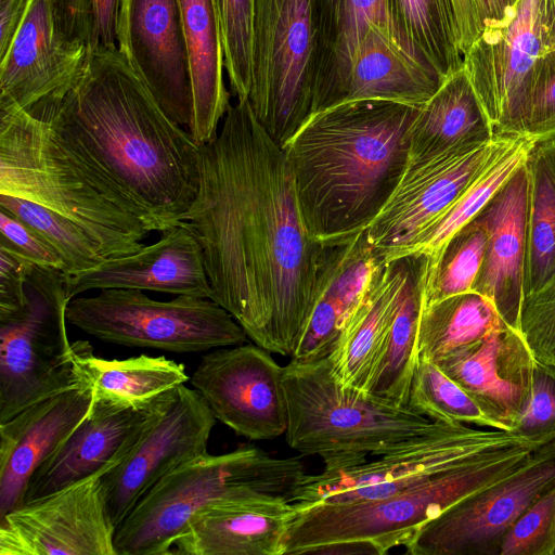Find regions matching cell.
I'll list each match as a JSON object with an SVG mask.
<instances>
[{
  "label": "cell",
  "instance_id": "cell-1",
  "mask_svg": "<svg viewBox=\"0 0 555 555\" xmlns=\"http://www.w3.org/2000/svg\"><path fill=\"white\" fill-rule=\"evenodd\" d=\"M198 190L182 221L201 245L214 301L269 352L293 356L318 295L324 244L308 233L285 153L248 100L201 146Z\"/></svg>",
  "mask_w": 555,
  "mask_h": 555
},
{
  "label": "cell",
  "instance_id": "cell-2",
  "mask_svg": "<svg viewBox=\"0 0 555 555\" xmlns=\"http://www.w3.org/2000/svg\"><path fill=\"white\" fill-rule=\"evenodd\" d=\"M44 120L65 149L138 209L151 232L182 221L199 185L201 146L167 116L117 47L88 52Z\"/></svg>",
  "mask_w": 555,
  "mask_h": 555
},
{
  "label": "cell",
  "instance_id": "cell-3",
  "mask_svg": "<svg viewBox=\"0 0 555 555\" xmlns=\"http://www.w3.org/2000/svg\"><path fill=\"white\" fill-rule=\"evenodd\" d=\"M422 105L357 100L313 113L283 147L304 224L322 244L364 231L409 163Z\"/></svg>",
  "mask_w": 555,
  "mask_h": 555
},
{
  "label": "cell",
  "instance_id": "cell-4",
  "mask_svg": "<svg viewBox=\"0 0 555 555\" xmlns=\"http://www.w3.org/2000/svg\"><path fill=\"white\" fill-rule=\"evenodd\" d=\"M0 194L76 222L105 259L137 253L151 232L138 209L65 149L46 120L14 106H0Z\"/></svg>",
  "mask_w": 555,
  "mask_h": 555
},
{
  "label": "cell",
  "instance_id": "cell-5",
  "mask_svg": "<svg viewBox=\"0 0 555 555\" xmlns=\"http://www.w3.org/2000/svg\"><path fill=\"white\" fill-rule=\"evenodd\" d=\"M287 444L306 455H319L323 470L351 467L378 456L441 423L408 406L341 384L327 358L291 359L284 366Z\"/></svg>",
  "mask_w": 555,
  "mask_h": 555
},
{
  "label": "cell",
  "instance_id": "cell-6",
  "mask_svg": "<svg viewBox=\"0 0 555 555\" xmlns=\"http://www.w3.org/2000/svg\"><path fill=\"white\" fill-rule=\"evenodd\" d=\"M306 475L298 457L256 447L190 460L156 482L116 528L117 555H168L192 517L225 500L284 498Z\"/></svg>",
  "mask_w": 555,
  "mask_h": 555
},
{
  "label": "cell",
  "instance_id": "cell-7",
  "mask_svg": "<svg viewBox=\"0 0 555 555\" xmlns=\"http://www.w3.org/2000/svg\"><path fill=\"white\" fill-rule=\"evenodd\" d=\"M539 447L526 443L485 454L376 500L295 504L285 555L346 540H369L384 554L405 545L427 521L466 496L507 477Z\"/></svg>",
  "mask_w": 555,
  "mask_h": 555
},
{
  "label": "cell",
  "instance_id": "cell-8",
  "mask_svg": "<svg viewBox=\"0 0 555 555\" xmlns=\"http://www.w3.org/2000/svg\"><path fill=\"white\" fill-rule=\"evenodd\" d=\"M66 319L105 343L177 353L236 346L248 338L232 314L210 298L177 295L162 301L130 288L77 296L67 305Z\"/></svg>",
  "mask_w": 555,
  "mask_h": 555
},
{
  "label": "cell",
  "instance_id": "cell-9",
  "mask_svg": "<svg viewBox=\"0 0 555 555\" xmlns=\"http://www.w3.org/2000/svg\"><path fill=\"white\" fill-rule=\"evenodd\" d=\"M65 273L34 266L26 302L0 311V422L80 383L66 328Z\"/></svg>",
  "mask_w": 555,
  "mask_h": 555
},
{
  "label": "cell",
  "instance_id": "cell-10",
  "mask_svg": "<svg viewBox=\"0 0 555 555\" xmlns=\"http://www.w3.org/2000/svg\"><path fill=\"white\" fill-rule=\"evenodd\" d=\"M317 53L312 0H256L247 100L282 147L313 114Z\"/></svg>",
  "mask_w": 555,
  "mask_h": 555
},
{
  "label": "cell",
  "instance_id": "cell-11",
  "mask_svg": "<svg viewBox=\"0 0 555 555\" xmlns=\"http://www.w3.org/2000/svg\"><path fill=\"white\" fill-rule=\"evenodd\" d=\"M526 443L531 442L509 430L441 423L436 429L378 455L377 460L305 475L286 500L313 504L382 499L490 452Z\"/></svg>",
  "mask_w": 555,
  "mask_h": 555
},
{
  "label": "cell",
  "instance_id": "cell-12",
  "mask_svg": "<svg viewBox=\"0 0 555 555\" xmlns=\"http://www.w3.org/2000/svg\"><path fill=\"white\" fill-rule=\"evenodd\" d=\"M554 49L555 0H518L465 51L463 66L494 134L527 135L538 70Z\"/></svg>",
  "mask_w": 555,
  "mask_h": 555
},
{
  "label": "cell",
  "instance_id": "cell-13",
  "mask_svg": "<svg viewBox=\"0 0 555 555\" xmlns=\"http://www.w3.org/2000/svg\"><path fill=\"white\" fill-rule=\"evenodd\" d=\"M555 486V440L507 477L423 525L404 545L411 555H499L512 525Z\"/></svg>",
  "mask_w": 555,
  "mask_h": 555
},
{
  "label": "cell",
  "instance_id": "cell-14",
  "mask_svg": "<svg viewBox=\"0 0 555 555\" xmlns=\"http://www.w3.org/2000/svg\"><path fill=\"white\" fill-rule=\"evenodd\" d=\"M512 134L408 163L393 193L365 229L385 262L405 257L423 233L459 198Z\"/></svg>",
  "mask_w": 555,
  "mask_h": 555
},
{
  "label": "cell",
  "instance_id": "cell-15",
  "mask_svg": "<svg viewBox=\"0 0 555 555\" xmlns=\"http://www.w3.org/2000/svg\"><path fill=\"white\" fill-rule=\"evenodd\" d=\"M99 473L0 517V555H117Z\"/></svg>",
  "mask_w": 555,
  "mask_h": 555
},
{
  "label": "cell",
  "instance_id": "cell-16",
  "mask_svg": "<svg viewBox=\"0 0 555 555\" xmlns=\"http://www.w3.org/2000/svg\"><path fill=\"white\" fill-rule=\"evenodd\" d=\"M283 371L268 350L241 344L203 356L190 382L217 420L240 436L268 440L287 429Z\"/></svg>",
  "mask_w": 555,
  "mask_h": 555
},
{
  "label": "cell",
  "instance_id": "cell-17",
  "mask_svg": "<svg viewBox=\"0 0 555 555\" xmlns=\"http://www.w3.org/2000/svg\"><path fill=\"white\" fill-rule=\"evenodd\" d=\"M216 420L194 388L183 384L171 392L131 452L102 476L107 511L116 528L164 476L208 452Z\"/></svg>",
  "mask_w": 555,
  "mask_h": 555
},
{
  "label": "cell",
  "instance_id": "cell-18",
  "mask_svg": "<svg viewBox=\"0 0 555 555\" xmlns=\"http://www.w3.org/2000/svg\"><path fill=\"white\" fill-rule=\"evenodd\" d=\"M117 48L167 116L189 131L193 89L179 0H121Z\"/></svg>",
  "mask_w": 555,
  "mask_h": 555
},
{
  "label": "cell",
  "instance_id": "cell-19",
  "mask_svg": "<svg viewBox=\"0 0 555 555\" xmlns=\"http://www.w3.org/2000/svg\"><path fill=\"white\" fill-rule=\"evenodd\" d=\"M87 54L85 43L57 30L49 1L34 0L0 59V106L44 120L72 88Z\"/></svg>",
  "mask_w": 555,
  "mask_h": 555
},
{
  "label": "cell",
  "instance_id": "cell-20",
  "mask_svg": "<svg viewBox=\"0 0 555 555\" xmlns=\"http://www.w3.org/2000/svg\"><path fill=\"white\" fill-rule=\"evenodd\" d=\"M494 423L512 430L532 395L537 361L520 332L507 326L434 361Z\"/></svg>",
  "mask_w": 555,
  "mask_h": 555
},
{
  "label": "cell",
  "instance_id": "cell-21",
  "mask_svg": "<svg viewBox=\"0 0 555 555\" xmlns=\"http://www.w3.org/2000/svg\"><path fill=\"white\" fill-rule=\"evenodd\" d=\"M171 392L139 409L93 401L88 417L33 474L23 503L118 465L162 411Z\"/></svg>",
  "mask_w": 555,
  "mask_h": 555
},
{
  "label": "cell",
  "instance_id": "cell-22",
  "mask_svg": "<svg viewBox=\"0 0 555 555\" xmlns=\"http://www.w3.org/2000/svg\"><path fill=\"white\" fill-rule=\"evenodd\" d=\"M92 406V388L80 380L0 422V517L23 504L33 474L88 417Z\"/></svg>",
  "mask_w": 555,
  "mask_h": 555
},
{
  "label": "cell",
  "instance_id": "cell-23",
  "mask_svg": "<svg viewBox=\"0 0 555 555\" xmlns=\"http://www.w3.org/2000/svg\"><path fill=\"white\" fill-rule=\"evenodd\" d=\"M130 288L210 298L204 256L192 231L180 222L134 254L104 259L99 266L65 274L68 300L95 289Z\"/></svg>",
  "mask_w": 555,
  "mask_h": 555
},
{
  "label": "cell",
  "instance_id": "cell-24",
  "mask_svg": "<svg viewBox=\"0 0 555 555\" xmlns=\"http://www.w3.org/2000/svg\"><path fill=\"white\" fill-rule=\"evenodd\" d=\"M528 170L526 163L479 212L487 228L480 271L473 286L500 317L518 330L527 254Z\"/></svg>",
  "mask_w": 555,
  "mask_h": 555
},
{
  "label": "cell",
  "instance_id": "cell-25",
  "mask_svg": "<svg viewBox=\"0 0 555 555\" xmlns=\"http://www.w3.org/2000/svg\"><path fill=\"white\" fill-rule=\"evenodd\" d=\"M385 263L369 243L365 230L346 241L324 244L317 299L291 359L313 361L328 357Z\"/></svg>",
  "mask_w": 555,
  "mask_h": 555
},
{
  "label": "cell",
  "instance_id": "cell-26",
  "mask_svg": "<svg viewBox=\"0 0 555 555\" xmlns=\"http://www.w3.org/2000/svg\"><path fill=\"white\" fill-rule=\"evenodd\" d=\"M297 506L284 498L225 500L197 512L171 554L285 555Z\"/></svg>",
  "mask_w": 555,
  "mask_h": 555
},
{
  "label": "cell",
  "instance_id": "cell-27",
  "mask_svg": "<svg viewBox=\"0 0 555 555\" xmlns=\"http://www.w3.org/2000/svg\"><path fill=\"white\" fill-rule=\"evenodd\" d=\"M312 1L318 41L315 113L341 102L357 52L372 27L408 51L396 30L387 0Z\"/></svg>",
  "mask_w": 555,
  "mask_h": 555
},
{
  "label": "cell",
  "instance_id": "cell-28",
  "mask_svg": "<svg viewBox=\"0 0 555 555\" xmlns=\"http://www.w3.org/2000/svg\"><path fill=\"white\" fill-rule=\"evenodd\" d=\"M413 256L384 264L344 326L327 360L337 379L366 390L401 301Z\"/></svg>",
  "mask_w": 555,
  "mask_h": 555
},
{
  "label": "cell",
  "instance_id": "cell-29",
  "mask_svg": "<svg viewBox=\"0 0 555 555\" xmlns=\"http://www.w3.org/2000/svg\"><path fill=\"white\" fill-rule=\"evenodd\" d=\"M193 89L189 129L199 145L212 141L230 104L223 79L224 57L215 0H179Z\"/></svg>",
  "mask_w": 555,
  "mask_h": 555
},
{
  "label": "cell",
  "instance_id": "cell-30",
  "mask_svg": "<svg viewBox=\"0 0 555 555\" xmlns=\"http://www.w3.org/2000/svg\"><path fill=\"white\" fill-rule=\"evenodd\" d=\"M494 135L463 66L422 105L411 132L409 163L479 145Z\"/></svg>",
  "mask_w": 555,
  "mask_h": 555
},
{
  "label": "cell",
  "instance_id": "cell-31",
  "mask_svg": "<svg viewBox=\"0 0 555 555\" xmlns=\"http://www.w3.org/2000/svg\"><path fill=\"white\" fill-rule=\"evenodd\" d=\"M73 350L77 377L92 388L96 402L145 408L190 380L182 363L163 356L107 360L94 356L87 340L74 341Z\"/></svg>",
  "mask_w": 555,
  "mask_h": 555
},
{
  "label": "cell",
  "instance_id": "cell-32",
  "mask_svg": "<svg viewBox=\"0 0 555 555\" xmlns=\"http://www.w3.org/2000/svg\"><path fill=\"white\" fill-rule=\"evenodd\" d=\"M443 80L380 29L372 27L357 52L340 103L385 100L421 106Z\"/></svg>",
  "mask_w": 555,
  "mask_h": 555
},
{
  "label": "cell",
  "instance_id": "cell-33",
  "mask_svg": "<svg viewBox=\"0 0 555 555\" xmlns=\"http://www.w3.org/2000/svg\"><path fill=\"white\" fill-rule=\"evenodd\" d=\"M406 285L386 335L366 391L406 406L417 360V334L422 312L427 257L412 254Z\"/></svg>",
  "mask_w": 555,
  "mask_h": 555
},
{
  "label": "cell",
  "instance_id": "cell-34",
  "mask_svg": "<svg viewBox=\"0 0 555 555\" xmlns=\"http://www.w3.org/2000/svg\"><path fill=\"white\" fill-rule=\"evenodd\" d=\"M528 170L527 254L524 297L555 272V141H537Z\"/></svg>",
  "mask_w": 555,
  "mask_h": 555
},
{
  "label": "cell",
  "instance_id": "cell-35",
  "mask_svg": "<svg viewBox=\"0 0 555 555\" xmlns=\"http://www.w3.org/2000/svg\"><path fill=\"white\" fill-rule=\"evenodd\" d=\"M388 9L408 51L443 79L463 67L449 0H387Z\"/></svg>",
  "mask_w": 555,
  "mask_h": 555
},
{
  "label": "cell",
  "instance_id": "cell-36",
  "mask_svg": "<svg viewBox=\"0 0 555 555\" xmlns=\"http://www.w3.org/2000/svg\"><path fill=\"white\" fill-rule=\"evenodd\" d=\"M507 326L492 302L476 292L422 305L417 358L436 361L456 348Z\"/></svg>",
  "mask_w": 555,
  "mask_h": 555
},
{
  "label": "cell",
  "instance_id": "cell-37",
  "mask_svg": "<svg viewBox=\"0 0 555 555\" xmlns=\"http://www.w3.org/2000/svg\"><path fill=\"white\" fill-rule=\"evenodd\" d=\"M537 141L527 135H511L504 146L452 206L418 238L406 256L420 254L433 264L450 237L472 221L494 194L527 162Z\"/></svg>",
  "mask_w": 555,
  "mask_h": 555
},
{
  "label": "cell",
  "instance_id": "cell-38",
  "mask_svg": "<svg viewBox=\"0 0 555 555\" xmlns=\"http://www.w3.org/2000/svg\"><path fill=\"white\" fill-rule=\"evenodd\" d=\"M487 242V228L478 216L456 231L436 261L426 268L422 305L473 292Z\"/></svg>",
  "mask_w": 555,
  "mask_h": 555
},
{
  "label": "cell",
  "instance_id": "cell-39",
  "mask_svg": "<svg viewBox=\"0 0 555 555\" xmlns=\"http://www.w3.org/2000/svg\"><path fill=\"white\" fill-rule=\"evenodd\" d=\"M406 406L431 421L496 429L472 397L425 358L416 360Z\"/></svg>",
  "mask_w": 555,
  "mask_h": 555
},
{
  "label": "cell",
  "instance_id": "cell-40",
  "mask_svg": "<svg viewBox=\"0 0 555 555\" xmlns=\"http://www.w3.org/2000/svg\"><path fill=\"white\" fill-rule=\"evenodd\" d=\"M0 207L37 231L61 255L66 274L99 266L105 258L95 241L76 222L36 203L0 194Z\"/></svg>",
  "mask_w": 555,
  "mask_h": 555
},
{
  "label": "cell",
  "instance_id": "cell-41",
  "mask_svg": "<svg viewBox=\"0 0 555 555\" xmlns=\"http://www.w3.org/2000/svg\"><path fill=\"white\" fill-rule=\"evenodd\" d=\"M221 29L224 69L237 100H247L251 85L256 0H215Z\"/></svg>",
  "mask_w": 555,
  "mask_h": 555
},
{
  "label": "cell",
  "instance_id": "cell-42",
  "mask_svg": "<svg viewBox=\"0 0 555 555\" xmlns=\"http://www.w3.org/2000/svg\"><path fill=\"white\" fill-rule=\"evenodd\" d=\"M499 555H555V486L512 525Z\"/></svg>",
  "mask_w": 555,
  "mask_h": 555
},
{
  "label": "cell",
  "instance_id": "cell-43",
  "mask_svg": "<svg viewBox=\"0 0 555 555\" xmlns=\"http://www.w3.org/2000/svg\"><path fill=\"white\" fill-rule=\"evenodd\" d=\"M518 331L537 362L555 366V272L524 297Z\"/></svg>",
  "mask_w": 555,
  "mask_h": 555
},
{
  "label": "cell",
  "instance_id": "cell-44",
  "mask_svg": "<svg viewBox=\"0 0 555 555\" xmlns=\"http://www.w3.org/2000/svg\"><path fill=\"white\" fill-rule=\"evenodd\" d=\"M511 431L537 447L555 440V366L537 362L531 400Z\"/></svg>",
  "mask_w": 555,
  "mask_h": 555
},
{
  "label": "cell",
  "instance_id": "cell-45",
  "mask_svg": "<svg viewBox=\"0 0 555 555\" xmlns=\"http://www.w3.org/2000/svg\"><path fill=\"white\" fill-rule=\"evenodd\" d=\"M0 246L25 257L43 268L66 274V266L57 250L37 231L9 210L0 207Z\"/></svg>",
  "mask_w": 555,
  "mask_h": 555
},
{
  "label": "cell",
  "instance_id": "cell-46",
  "mask_svg": "<svg viewBox=\"0 0 555 555\" xmlns=\"http://www.w3.org/2000/svg\"><path fill=\"white\" fill-rule=\"evenodd\" d=\"M526 134L535 141L555 138V49L546 53L541 61Z\"/></svg>",
  "mask_w": 555,
  "mask_h": 555
},
{
  "label": "cell",
  "instance_id": "cell-47",
  "mask_svg": "<svg viewBox=\"0 0 555 555\" xmlns=\"http://www.w3.org/2000/svg\"><path fill=\"white\" fill-rule=\"evenodd\" d=\"M35 263L0 246V311L15 310L27 300V280Z\"/></svg>",
  "mask_w": 555,
  "mask_h": 555
},
{
  "label": "cell",
  "instance_id": "cell-48",
  "mask_svg": "<svg viewBox=\"0 0 555 555\" xmlns=\"http://www.w3.org/2000/svg\"><path fill=\"white\" fill-rule=\"evenodd\" d=\"M88 52L98 47H117V22L121 0H86Z\"/></svg>",
  "mask_w": 555,
  "mask_h": 555
},
{
  "label": "cell",
  "instance_id": "cell-49",
  "mask_svg": "<svg viewBox=\"0 0 555 555\" xmlns=\"http://www.w3.org/2000/svg\"><path fill=\"white\" fill-rule=\"evenodd\" d=\"M57 30L67 39L86 44L88 39V12L86 0H48Z\"/></svg>",
  "mask_w": 555,
  "mask_h": 555
},
{
  "label": "cell",
  "instance_id": "cell-50",
  "mask_svg": "<svg viewBox=\"0 0 555 555\" xmlns=\"http://www.w3.org/2000/svg\"><path fill=\"white\" fill-rule=\"evenodd\" d=\"M449 1L454 18L459 46L464 54L482 33V24L478 12L477 0Z\"/></svg>",
  "mask_w": 555,
  "mask_h": 555
},
{
  "label": "cell",
  "instance_id": "cell-51",
  "mask_svg": "<svg viewBox=\"0 0 555 555\" xmlns=\"http://www.w3.org/2000/svg\"><path fill=\"white\" fill-rule=\"evenodd\" d=\"M34 0H0V59L7 53Z\"/></svg>",
  "mask_w": 555,
  "mask_h": 555
},
{
  "label": "cell",
  "instance_id": "cell-52",
  "mask_svg": "<svg viewBox=\"0 0 555 555\" xmlns=\"http://www.w3.org/2000/svg\"><path fill=\"white\" fill-rule=\"evenodd\" d=\"M312 555H385L383 550L369 540H346L308 548Z\"/></svg>",
  "mask_w": 555,
  "mask_h": 555
},
{
  "label": "cell",
  "instance_id": "cell-53",
  "mask_svg": "<svg viewBox=\"0 0 555 555\" xmlns=\"http://www.w3.org/2000/svg\"><path fill=\"white\" fill-rule=\"evenodd\" d=\"M518 0H477L483 28L499 26L512 14Z\"/></svg>",
  "mask_w": 555,
  "mask_h": 555
},
{
  "label": "cell",
  "instance_id": "cell-54",
  "mask_svg": "<svg viewBox=\"0 0 555 555\" xmlns=\"http://www.w3.org/2000/svg\"><path fill=\"white\" fill-rule=\"evenodd\" d=\"M553 139H554V141H555V138H553Z\"/></svg>",
  "mask_w": 555,
  "mask_h": 555
}]
</instances>
